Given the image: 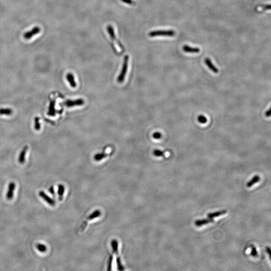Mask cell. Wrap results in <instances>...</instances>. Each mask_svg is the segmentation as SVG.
Returning a JSON list of instances; mask_svg holds the SVG:
<instances>
[{
    "mask_svg": "<svg viewBox=\"0 0 271 271\" xmlns=\"http://www.w3.org/2000/svg\"><path fill=\"white\" fill-rule=\"evenodd\" d=\"M107 31H108V34L110 35V37H111V39L113 40L114 41H117V43H118V44L119 45V47H121L122 49H123V46H122V44L119 43V41H118L116 39L115 33L114 29V28H113V27H112V26H111V25H108V26L107 27Z\"/></svg>",
    "mask_w": 271,
    "mask_h": 271,
    "instance_id": "9",
    "label": "cell"
},
{
    "mask_svg": "<svg viewBox=\"0 0 271 271\" xmlns=\"http://www.w3.org/2000/svg\"><path fill=\"white\" fill-rule=\"evenodd\" d=\"M251 247H251L252 248V251H251V255L253 257H254L257 256V253L256 247H254L253 245H252Z\"/></svg>",
    "mask_w": 271,
    "mask_h": 271,
    "instance_id": "25",
    "label": "cell"
},
{
    "mask_svg": "<svg viewBox=\"0 0 271 271\" xmlns=\"http://www.w3.org/2000/svg\"><path fill=\"white\" fill-rule=\"evenodd\" d=\"M55 101L54 100H52L50 103V106L49 107V111L48 113V115H51V116H54L55 114Z\"/></svg>",
    "mask_w": 271,
    "mask_h": 271,
    "instance_id": "18",
    "label": "cell"
},
{
    "mask_svg": "<svg viewBox=\"0 0 271 271\" xmlns=\"http://www.w3.org/2000/svg\"><path fill=\"white\" fill-rule=\"evenodd\" d=\"M266 251H267V253H268L269 255V256H270V259H271V249L269 248V247H266Z\"/></svg>",
    "mask_w": 271,
    "mask_h": 271,
    "instance_id": "29",
    "label": "cell"
},
{
    "mask_svg": "<svg viewBox=\"0 0 271 271\" xmlns=\"http://www.w3.org/2000/svg\"><path fill=\"white\" fill-rule=\"evenodd\" d=\"M84 103V101L83 99H77L76 100H67L64 102L63 104L67 107H73L75 106H79L83 105Z\"/></svg>",
    "mask_w": 271,
    "mask_h": 271,
    "instance_id": "5",
    "label": "cell"
},
{
    "mask_svg": "<svg viewBox=\"0 0 271 271\" xmlns=\"http://www.w3.org/2000/svg\"><path fill=\"white\" fill-rule=\"evenodd\" d=\"M65 192V187L63 184H59L58 186V195L59 196V200H62L63 197L64 193Z\"/></svg>",
    "mask_w": 271,
    "mask_h": 271,
    "instance_id": "16",
    "label": "cell"
},
{
    "mask_svg": "<svg viewBox=\"0 0 271 271\" xmlns=\"http://www.w3.org/2000/svg\"><path fill=\"white\" fill-rule=\"evenodd\" d=\"M123 3L127 4L128 5H133L134 4V2L133 0H121Z\"/></svg>",
    "mask_w": 271,
    "mask_h": 271,
    "instance_id": "27",
    "label": "cell"
},
{
    "mask_svg": "<svg viewBox=\"0 0 271 271\" xmlns=\"http://www.w3.org/2000/svg\"><path fill=\"white\" fill-rule=\"evenodd\" d=\"M40 123L39 122V118L36 117L35 119V129L36 130H39L40 129Z\"/></svg>",
    "mask_w": 271,
    "mask_h": 271,
    "instance_id": "23",
    "label": "cell"
},
{
    "mask_svg": "<svg viewBox=\"0 0 271 271\" xmlns=\"http://www.w3.org/2000/svg\"><path fill=\"white\" fill-rule=\"evenodd\" d=\"M204 62L205 64L208 66V67L212 71V72H213L215 73H218V71H219L218 69H217V68L216 67L213 65V64L212 63V61H211V60H210V59H208V58H206V59H205Z\"/></svg>",
    "mask_w": 271,
    "mask_h": 271,
    "instance_id": "10",
    "label": "cell"
},
{
    "mask_svg": "<svg viewBox=\"0 0 271 271\" xmlns=\"http://www.w3.org/2000/svg\"><path fill=\"white\" fill-rule=\"evenodd\" d=\"M102 214V212L99 210H95V212L90 214L87 218L86 220H84L83 222L82 223L81 225H80L79 231L80 232H83L84 230L87 229V226L88 225V222L91 221L92 220H95V218H98Z\"/></svg>",
    "mask_w": 271,
    "mask_h": 271,
    "instance_id": "2",
    "label": "cell"
},
{
    "mask_svg": "<svg viewBox=\"0 0 271 271\" xmlns=\"http://www.w3.org/2000/svg\"><path fill=\"white\" fill-rule=\"evenodd\" d=\"M111 247L113 249V252L116 256V262H117L118 270L119 271H123L125 270V268L122 265L121 262V257H119V243L116 240H114L111 242Z\"/></svg>",
    "mask_w": 271,
    "mask_h": 271,
    "instance_id": "1",
    "label": "cell"
},
{
    "mask_svg": "<svg viewBox=\"0 0 271 271\" xmlns=\"http://www.w3.org/2000/svg\"><path fill=\"white\" fill-rule=\"evenodd\" d=\"M226 213H227V210H220V211H218V212L208 213V216L209 218H213L214 217H216L224 215V214H225Z\"/></svg>",
    "mask_w": 271,
    "mask_h": 271,
    "instance_id": "15",
    "label": "cell"
},
{
    "mask_svg": "<svg viewBox=\"0 0 271 271\" xmlns=\"http://www.w3.org/2000/svg\"><path fill=\"white\" fill-rule=\"evenodd\" d=\"M40 32V28L39 27H34V28H33L31 30L25 33L24 37L26 39H29L31 37H32L33 36L39 33Z\"/></svg>",
    "mask_w": 271,
    "mask_h": 271,
    "instance_id": "8",
    "label": "cell"
},
{
    "mask_svg": "<svg viewBox=\"0 0 271 271\" xmlns=\"http://www.w3.org/2000/svg\"><path fill=\"white\" fill-rule=\"evenodd\" d=\"M16 188V184L13 182H11L8 186V189L6 194V197L8 200H11L14 196V192Z\"/></svg>",
    "mask_w": 271,
    "mask_h": 271,
    "instance_id": "7",
    "label": "cell"
},
{
    "mask_svg": "<svg viewBox=\"0 0 271 271\" xmlns=\"http://www.w3.org/2000/svg\"><path fill=\"white\" fill-rule=\"evenodd\" d=\"M28 150V147L25 146L24 148H23L22 151L20 154V156L19 157V162L21 164H23L25 161V156H26V153Z\"/></svg>",
    "mask_w": 271,
    "mask_h": 271,
    "instance_id": "14",
    "label": "cell"
},
{
    "mask_svg": "<svg viewBox=\"0 0 271 271\" xmlns=\"http://www.w3.org/2000/svg\"><path fill=\"white\" fill-rule=\"evenodd\" d=\"M129 56L127 55L125 56L123 60V65L122 67L121 72L119 73V76H118L117 79V81L119 83H122L124 81L125 76L127 72V68H128V63H129Z\"/></svg>",
    "mask_w": 271,
    "mask_h": 271,
    "instance_id": "3",
    "label": "cell"
},
{
    "mask_svg": "<svg viewBox=\"0 0 271 271\" xmlns=\"http://www.w3.org/2000/svg\"><path fill=\"white\" fill-rule=\"evenodd\" d=\"M260 180V177L258 175H256L252 179H251V180L247 183V186L249 188L251 187Z\"/></svg>",
    "mask_w": 271,
    "mask_h": 271,
    "instance_id": "17",
    "label": "cell"
},
{
    "mask_svg": "<svg viewBox=\"0 0 271 271\" xmlns=\"http://www.w3.org/2000/svg\"><path fill=\"white\" fill-rule=\"evenodd\" d=\"M153 137L155 139H160L162 138V134L159 132H156L154 133Z\"/></svg>",
    "mask_w": 271,
    "mask_h": 271,
    "instance_id": "26",
    "label": "cell"
},
{
    "mask_svg": "<svg viewBox=\"0 0 271 271\" xmlns=\"http://www.w3.org/2000/svg\"><path fill=\"white\" fill-rule=\"evenodd\" d=\"M184 51L187 53H197L200 52V49L197 47H191L188 45H184L183 47Z\"/></svg>",
    "mask_w": 271,
    "mask_h": 271,
    "instance_id": "12",
    "label": "cell"
},
{
    "mask_svg": "<svg viewBox=\"0 0 271 271\" xmlns=\"http://www.w3.org/2000/svg\"><path fill=\"white\" fill-rule=\"evenodd\" d=\"M13 111L11 108H0V115H12Z\"/></svg>",
    "mask_w": 271,
    "mask_h": 271,
    "instance_id": "19",
    "label": "cell"
},
{
    "mask_svg": "<svg viewBox=\"0 0 271 271\" xmlns=\"http://www.w3.org/2000/svg\"><path fill=\"white\" fill-rule=\"evenodd\" d=\"M36 248L40 252L45 253L47 251V247L43 244H39L37 245Z\"/></svg>",
    "mask_w": 271,
    "mask_h": 271,
    "instance_id": "21",
    "label": "cell"
},
{
    "mask_svg": "<svg viewBox=\"0 0 271 271\" xmlns=\"http://www.w3.org/2000/svg\"><path fill=\"white\" fill-rule=\"evenodd\" d=\"M39 195L44 200L46 201L48 204L51 206H54L55 205V201L54 199L51 198L48 195L45 193L43 191H41L39 192Z\"/></svg>",
    "mask_w": 271,
    "mask_h": 271,
    "instance_id": "6",
    "label": "cell"
},
{
    "mask_svg": "<svg viewBox=\"0 0 271 271\" xmlns=\"http://www.w3.org/2000/svg\"><path fill=\"white\" fill-rule=\"evenodd\" d=\"M107 156V154L104 153L96 154L94 156V159L95 161H99L100 160H103V159L105 158Z\"/></svg>",
    "mask_w": 271,
    "mask_h": 271,
    "instance_id": "20",
    "label": "cell"
},
{
    "mask_svg": "<svg viewBox=\"0 0 271 271\" xmlns=\"http://www.w3.org/2000/svg\"><path fill=\"white\" fill-rule=\"evenodd\" d=\"M265 115L267 117H270V115H271V109L270 108L266 111V113H265Z\"/></svg>",
    "mask_w": 271,
    "mask_h": 271,
    "instance_id": "31",
    "label": "cell"
},
{
    "mask_svg": "<svg viewBox=\"0 0 271 271\" xmlns=\"http://www.w3.org/2000/svg\"><path fill=\"white\" fill-rule=\"evenodd\" d=\"M213 222L214 220L212 218H209L204 220H197L195 221V224L197 226H201Z\"/></svg>",
    "mask_w": 271,
    "mask_h": 271,
    "instance_id": "11",
    "label": "cell"
},
{
    "mask_svg": "<svg viewBox=\"0 0 271 271\" xmlns=\"http://www.w3.org/2000/svg\"><path fill=\"white\" fill-rule=\"evenodd\" d=\"M153 154L156 157H162L164 155V153L161 150L156 149L153 151Z\"/></svg>",
    "mask_w": 271,
    "mask_h": 271,
    "instance_id": "24",
    "label": "cell"
},
{
    "mask_svg": "<svg viewBox=\"0 0 271 271\" xmlns=\"http://www.w3.org/2000/svg\"><path fill=\"white\" fill-rule=\"evenodd\" d=\"M49 192L52 194H55V191H54V187L53 186H51L49 189Z\"/></svg>",
    "mask_w": 271,
    "mask_h": 271,
    "instance_id": "28",
    "label": "cell"
},
{
    "mask_svg": "<svg viewBox=\"0 0 271 271\" xmlns=\"http://www.w3.org/2000/svg\"><path fill=\"white\" fill-rule=\"evenodd\" d=\"M263 8L266 10H270L271 9V6L270 5H265L263 6Z\"/></svg>",
    "mask_w": 271,
    "mask_h": 271,
    "instance_id": "30",
    "label": "cell"
},
{
    "mask_svg": "<svg viewBox=\"0 0 271 271\" xmlns=\"http://www.w3.org/2000/svg\"><path fill=\"white\" fill-rule=\"evenodd\" d=\"M175 35V32L173 30H157L149 33V36L151 37L157 36L173 37Z\"/></svg>",
    "mask_w": 271,
    "mask_h": 271,
    "instance_id": "4",
    "label": "cell"
},
{
    "mask_svg": "<svg viewBox=\"0 0 271 271\" xmlns=\"http://www.w3.org/2000/svg\"><path fill=\"white\" fill-rule=\"evenodd\" d=\"M197 120H198L199 123H205L207 122V121H208L207 118L203 115H199L197 117Z\"/></svg>",
    "mask_w": 271,
    "mask_h": 271,
    "instance_id": "22",
    "label": "cell"
},
{
    "mask_svg": "<svg viewBox=\"0 0 271 271\" xmlns=\"http://www.w3.org/2000/svg\"><path fill=\"white\" fill-rule=\"evenodd\" d=\"M67 79L68 81L69 82V84L71 87L75 88L76 87V83L75 81V77L73 76L72 73H68L67 75Z\"/></svg>",
    "mask_w": 271,
    "mask_h": 271,
    "instance_id": "13",
    "label": "cell"
}]
</instances>
